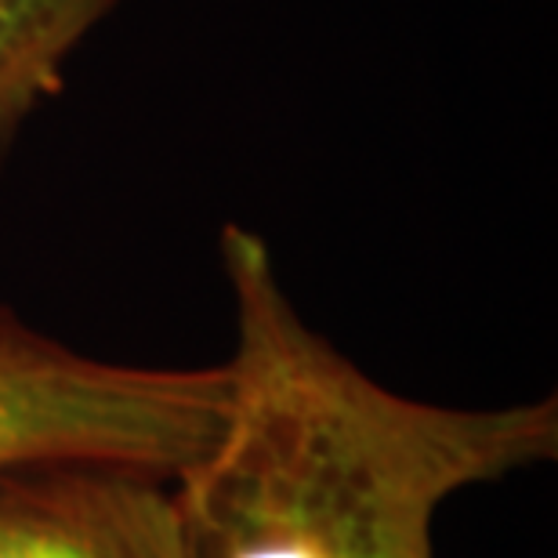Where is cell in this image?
<instances>
[{
	"label": "cell",
	"instance_id": "cell-1",
	"mask_svg": "<svg viewBox=\"0 0 558 558\" xmlns=\"http://www.w3.org/2000/svg\"><path fill=\"white\" fill-rule=\"evenodd\" d=\"M218 251L236 344L215 442L174 478L189 558H435L446 500L558 457L555 396L396 392L301 319L258 232L229 221Z\"/></svg>",
	"mask_w": 558,
	"mask_h": 558
},
{
	"label": "cell",
	"instance_id": "cell-2",
	"mask_svg": "<svg viewBox=\"0 0 558 558\" xmlns=\"http://www.w3.org/2000/svg\"><path fill=\"white\" fill-rule=\"evenodd\" d=\"M226 399V363H109L0 305V468L87 457L178 478L215 442Z\"/></svg>",
	"mask_w": 558,
	"mask_h": 558
},
{
	"label": "cell",
	"instance_id": "cell-4",
	"mask_svg": "<svg viewBox=\"0 0 558 558\" xmlns=\"http://www.w3.org/2000/svg\"><path fill=\"white\" fill-rule=\"evenodd\" d=\"M124 0H0V167L26 120L62 92L73 51Z\"/></svg>",
	"mask_w": 558,
	"mask_h": 558
},
{
	"label": "cell",
	"instance_id": "cell-3",
	"mask_svg": "<svg viewBox=\"0 0 558 558\" xmlns=\"http://www.w3.org/2000/svg\"><path fill=\"white\" fill-rule=\"evenodd\" d=\"M0 558H189L174 478L87 457L4 464Z\"/></svg>",
	"mask_w": 558,
	"mask_h": 558
}]
</instances>
